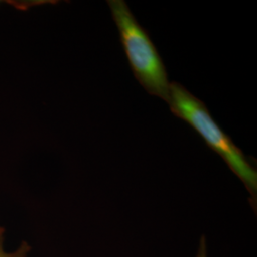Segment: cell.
<instances>
[{
  "mask_svg": "<svg viewBox=\"0 0 257 257\" xmlns=\"http://www.w3.org/2000/svg\"><path fill=\"white\" fill-rule=\"evenodd\" d=\"M196 257H208L207 256V247H206V240L205 237L203 236L201 238V242H200V247H199V250Z\"/></svg>",
  "mask_w": 257,
  "mask_h": 257,
  "instance_id": "obj_4",
  "label": "cell"
},
{
  "mask_svg": "<svg viewBox=\"0 0 257 257\" xmlns=\"http://www.w3.org/2000/svg\"><path fill=\"white\" fill-rule=\"evenodd\" d=\"M2 232H3V229H1V228H0V236L2 235Z\"/></svg>",
  "mask_w": 257,
  "mask_h": 257,
  "instance_id": "obj_5",
  "label": "cell"
},
{
  "mask_svg": "<svg viewBox=\"0 0 257 257\" xmlns=\"http://www.w3.org/2000/svg\"><path fill=\"white\" fill-rule=\"evenodd\" d=\"M168 103L173 113L191 125L210 149L221 156L255 200L256 170L212 118L205 104L182 85L176 82L171 83L170 85V99Z\"/></svg>",
  "mask_w": 257,
  "mask_h": 257,
  "instance_id": "obj_1",
  "label": "cell"
},
{
  "mask_svg": "<svg viewBox=\"0 0 257 257\" xmlns=\"http://www.w3.org/2000/svg\"><path fill=\"white\" fill-rule=\"evenodd\" d=\"M28 250H29V247H28L26 243H24L22 245V247L19 248L17 252L6 253L2 248V240H1V236H0V257H26Z\"/></svg>",
  "mask_w": 257,
  "mask_h": 257,
  "instance_id": "obj_3",
  "label": "cell"
},
{
  "mask_svg": "<svg viewBox=\"0 0 257 257\" xmlns=\"http://www.w3.org/2000/svg\"><path fill=\"white\" fill-rule=\"evenodd\" d=\"M108 4L136 78L150 94L168 103L171 83L168 80L165 65L151 37L138 23L125 1L110 0Z\"/></svg>",
  "mask_w": 257,
  "mask_h": 257,
  "instance_id": "obj_2",
  "label": "cell"
},
{
  "mask_svg": "<svg viewBox=\"0 0 257 257\" xmlns=\"http://www.w3.org/2000/svg\"><path fill=\"white\" fill-rule=\"evenodd\" d=\"M1 2H2V1H0V3H1Z\"/></svg>",
  "mask_w": 257,
  "mask_h": 257,
  "instance_id": "obj_6",
  "label": "cell"
}]
</instances>
